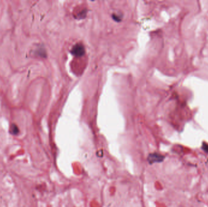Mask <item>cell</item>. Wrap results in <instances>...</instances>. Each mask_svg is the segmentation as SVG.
<instances>
[{"label":"cell","mask_w":208,"mask_h":207,"mask_svg":"<svg viewBox=\"0 0 208 207\" xmlns=\"http://www.w3.org/2000/svg\"><path fill=\"white\" fill-rule=\"evenodd\" d=\"M72 53L73 55L76 56H81L84 53V46L81 45H75L72 51Z\"/></svg>","instance_id":"obj_2"},{"label":"cell","mask_w":208,"mask_h":207,"mask_svg":"<svg viewBox=\"0 0 208 207\" xmlns=\"http://www.w3.org/2000/svg\"><path fill=\"white\" fill-rule=\"evenodd\" d=\"M18 132H19V130H18V127L16 126L15 124H13L12 128H11V133H12V134L16 135L18 133Z\"/></svg>","instance_id":"obj_3"},{"label":"cell","mask_w":208,"mask_h":207,"mask_svg":"<svg viewBox=\"0 0 208 207\" xmlns=\"http://www.w3.org/2000/svg\"><path fill=\"white\" fill-rule=\"evenodd\" d=\"M164 159V157L160 154L153 153L150 154L148 157V161L150 163H153L155 162H161Z\"/></svg>","instance_id":"obj_1"}]
</instances>
